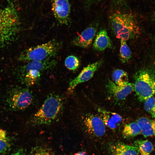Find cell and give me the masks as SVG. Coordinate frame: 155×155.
I'll list each match as a JSON object with an SVG mask.
<instances>
[{
    "label": "cell",
    "mask_w": 155,
    "mask_h": 155,
    "mask_svg": "<svg viewBox=\"0 0 155 155\" xmlns=\"http://www.w3.org/2000/svg\"><path fill=\"white\" fill-rule=\"evenodd\" d=\"M64 104V99L61 96L50 94L31 118V123L39 125L50 124L57 121L62 114Z\"/></svg>",
    "instance_id": "cell-1"
},
{
    "label": "cell",
    "mask_w": 155,
    "mask_h": 155,
    "mask_svg": "<svg viewBox=\"0 0 155 155\" xmlns=\"http://www.w3.org/2000/svg\"><path fill=\"white\" fill-rule=\"evenodd\" d=\"M20 25L18 13L13 7L0 9V48L14 40L20 31Z\"/></svg>",
    "instance_id": "cell-2"
},
{
    "label": "cell",
    "mask_w": 155,
    "mask_h": 155,
    "mask_svg": "<svg viewBox=\"0 0 155 155\" xmlns=\"http://www.w3.org/2000/svg\"><path fill=\"white\" fill-rule=\"evenodd\" d=\"M109 22L116 37L120 40L126 41L135 38L138 33L137 22L131 13L116 11L110 16Z\"/></svg>",
    "instance_id": "cell-3"
},
{
    "label": "cell",
    "mask_w": 155,
    "mask_h": 155,
    "mask_svg": "<svg viewBox=\"0 0 155 155\" xmlns=\"http://www.w3.org/2000/svg\"><path fill=\"white\" fill-rule=\"evenodd\" d=\"M133 90L141 102H144L155 94V67L150 65L135 73Z\"/></svg>",
    "instance_id": "cell-4"
},
{
    "label": "cell",
    "mask_w": 155,
    "mask_h": 155,
    "mask_svg": "<svg viewBox=\"0 0 155 155\" xmlns=\"http://www.w3.org/2000/svg\"><path fill=\"white\" fill-rule=\"evenodd\" d=\"M62 47L61 42L53 39L24 50L20 55L18 60L28 62L52 59L57 55Z\"/></svg>",
    "instance_id": "cell-5"
},
{
    "label": "cell",
    "mask_w": 155,
    "mask_h": 155,
    "mask_svg": "<svg viewBox=\"0 0 155 155\" xmlns=\"http://www.w3.org/2000/svg\"><path fill=\"white\" fill-rule=\"evenodd\" d=\"M57 61L51 59L41 61H31L20 67V74L23 82L26 85L34 84L39 81L42 72L54 68Z\"/></svg>",
    "instance_id": "cell-6"
},
{
    "label": "cell",
    "mask_w": 155,
    "mask_h": 155,
    "mask_svg": "<svg viewBox=\"0 0 155 155\" xmlns=\"http://www.w3.org/2000/svg\"><path fill=\"white\" fill-rule=\"evenodd\" d=\"M33 96L28 88H20L12 91L7 99L10 106L16 110L26 108L32 103Z\"/></svg>",
    "instance_id": "cell-7"
},
{
    "label": "cell",
    "mask_w": 155,
    "mask_h": 155,
    "mask_svg": "<svg viewBox=\"0 0 155 155\" xmlns=\"http://www.w3.org/2000/svg\"><path fill=\"white\" fill-rule=\"evenodd\" d=\"M52 9L55 18L60 24L68 25L71 10L68 0H52Z\"/></svg>",
    "instance_id": "cell-8"
},
{
    "label": "cell",
    "mask_w": 155,
    "mask_h": 155,
    "mask_svg": "<svg viewBox=\"0 0 155 155\" xmlns=\"http://www.w3.org/2000/svg\"><path fill=\"white\" fill-rule=\"evenodd\" d=\"M103 62V61L100 60L84 67L76 77L70 81L68 89V91L71 92L78 84L88 81L91 79L95 72L102 65Z\"/></svg>",
    "instance_id": "cell-9"
},
{
    "label": "cell",
    "mask_w": 155,
    "mask_h": 155,
    "mask_svg": "<svg viewBox=\"0 0 155 155\" xmlns=\"http://www.w3.org/2000/svg\"><path fill=\"white\" fill-rule=\"evenodd\" d=\"M84 122L90 134L98 137H102L104 134L105 125L100 116L92 114L88 115L84 118Z\"/></svg>",
    "instance_id": "cell-10"
},
{
    "label": "cell",
    "mask_w": 155,
    "mask_h": 155,
    "mask_svg": "<svg viewBox=\"0 0 155 155\" xmlns=\"http://www.w3.org/2000/svg\"><path fill=\"white\" fill-rule=\"evenodd\" d=\"M133 84L129 83L124 86H119L113 81L108 82L106 85L109 94L117 100H124L133 90Z\"/></svg>",
    "instance_id": "cell-11"
},
{
    "label": "cell",
    "mask_w": 155,
    "mask_h": 155,
    "mask_svg": "<svg viewBox=\"0 0 155 155\" xmlns=\"http://www.w3.org/2000/svg\"><path fill=\"white\" fill-rule=\"evenodd\" d=\"M96 31V28L94 26L87 28L74 39L72 44L83 48L89 47L92 43Z\"/></svg>",
    "instance_id": "cell-12"
},
{
    "label": "cell",
    "mask_w": 155,
    "mask_h": 155,
    "mask_svg": "<svg viewBox=\"0 0 155 155\" xmlns=\"http://www.w3.org/2000/svg\"><path fill=\"white\" fill-rule=\"evenodd\" d=\"M98 111L105 125L111 129H116L122 123V118L117 113L102 109H98Z\"/></svg>",
    "instance_id": "cell-13"
},
{
    "label": "cell",
    "mask_w": 155,
    "mask_h": 155,
    "mask_svg": "<svg viewBox=\"0 0 155 155\" xmlns=\"http://www.w3.org/2000/svg\"><path fill=\"white\" fill-rule=\"evenodd\" d=\"M110 150L112 155H138L139 154L134 146L128 145L121 142L112 145Z\"/></svg>",
    "instance_id": "cell-14"
},
{
    "label": "cell",
    "mask_w": 155,
    "mask_h": 155,
    "mask_svg": "<svg viewBox=\"0 0 155 155\" xmlns=\"http://www.w3.org/2000/svg\"><path fill=\"white\" fill-rule=\"evenodd\" d=\"M93 47L98 51H103L112 47L111 41L106 30L101 29L98 32L93 44Z\"/></svg>",
    "instance_id": "cell-15"
},
{
    "label": "cell",
    "mask_w": 155,
    "mask_h": 155,
    "mask_svg": "<svg viewBox=\"0 0 155 155\" xmlns=\"http://www.w3.org/2000/svg\"><path fill=\"white\" fill-rule=\"evenodd\" d=\"M136 122L143 135L145 137L153 136L155 141V119H150L143 117L138 119Z\"/></svg>",
    "instance_id": "cell-16"
},
{
    "label": "cell",
    "mask_w": 155,
    "mask_h": 155,
    "mask_svg": "<svg viewBox=\"0 0 155 155\" xmlns=\"http://www.w3.org/2000/svg\"><path fill=\"white\" fill-rule=\"evenodd\" d=\"M141 133L140 128L137 123L133 122L125 125L122 135L124 138H128L135 137Z\"/></svg>",
    "instance_id": "cell-17"
},
{
    "label": "cell",
    "mask_w": 155,
    "mask_h": 155,
    "mask_svg": "<svg viewBox=\"0 0 155 155\" xmlns=\"http://www.w3.org/2000/svg\"><path fill=\"white\" fill-rule=\"evenodd\" d=\"M134 146L141 155H149L154 149L153 145L147 140H138L134 142Z\"/></svg>",
    "instance_id": "cell-18"
},
{
    "label": "cell",
    "mask_w": 155,
    "mask_h": 155,
    "mask_svg": "<svg viewBox=\"0 0 155 155\" xmlns=\"http://www.w3.org/2000/svg\"><path fill=\"white\" fill-rule=\"evenodd\" d=\"M113 81L119 86L125 85L129 83L128 74L127 72L121 69H117L113 72Z\"/></svg>",
    "instance_id": "cell-19"
},
{
    "label": "cell",
    "mask_w": 155,
    "mask_h": 155,
    "mask_svg": "<svg viewBox=\"0 0 155 155\" xmlns=\"http://www.w3.org/2000/svg\"><path fill=\"white\" fill-rule=\"evenodd\" d=\"M131 57V53L126 41L121 40L119 58L123 63H128Z\"/></svg>",
    "instance_id": "cell-20"
},
{
    "label": "cell",
    "mask_w": 155,
    "mask_h": 155,
    "mask_svg": "<svg viewBox=\"0 0 155 155\" xmlns=\"http://www.w3.org/2000/svg\"><path fill=\"white\" fill-rule=\"evenodd\" d=\"M80 61L78 58L73 55L68 56L65 61V65L69 70L75 71L80 66Z\"/></svg>",
    "instance_id": "cell-21"
},
{
    "label": "cell",
    "mask_w": 155,
    "mask_h": 155,
    "mask_svg": "<svg viewBox=\"0 0 155 155\" xmlns=\"http://www.w3.org/2000/svg\"><path fill=\"white\" fill-rule=\"evenodd\" d=\"M144 102L145 110L151 115L153 118L155 119V97H150Z\"/></svg>",
    "instance_id": "cell-22"
},
{
    "label": "cell",
    "mask_w": 155,
    "mask_h": 155,
    "mask_svg": "<svg viewBox=\"0 0 155 155\" xmlns=\"http://www.w3.org/2000/svg\"><path fill=\"white\" fill-rule=\"evenodd\" d=\"M29 155H55L49 148L42 146H37L32 149Z\"/></svg>",
    "instance_id": "cell-23"
},
{
    "label": "cell",
    "mask_w": 155,
    "mask_h": 155,
    "mask_svg": "<svg viewBox=\"0 0 155 155\" xmlns=\"http://www.w3.org/2000/svg\"><path fill=\"white\" fill-rule=\"evenodd\" d=\"M9 146V142L6 132L2 129H0V153L5 152Z\"/></svg>",
    "instance_id": "cell-24"
},
{
    "label": "cell",
    "mask_w": 155,
    "mask_h": 155,
    "mask_svg": "<svg viewBox=\"0 0 155 155\" xmlns=\"http://www.w3.org/2000/svg\"><path fill=\"white\" fill-rule=\"evenodd\" d=\"M113 4L119 8H128L127 0H111Z\"/></svg>",
    "instance_id": "cell-25"
},
{
    "label": "cell",
    "mask_w": 155,
    "mask_h": 155,
    "mask_svg": "<svg viewBox=\"0 0 155 155\" xmlns=\"http://www.w3.org/2000/svg\"><path fill=\"white\" fill-rule=\"evenodd\" d=\"M102 0H83L85 7L89 8L93 5H96Z\"/></svg>",
    "instance_id": "cell-26"
},
{
    "label": "cell",
    "mask_w": 155,
    "mask_h": 155,
    "mask_svg": "<svg viewBox=\"0 0 155 155\" xmlns=\"http://www.w3.org/2000/svg\"><path fill=\"white\" fill-rule=\"evenodd\" d=\"M152 20L154 23L155 24V9L152 16Z\"/></svg>",
    "instance_id": "cell-27"
},
{
    "label": "cell",
    "mask_w": 155,
    "mask_h": 155,
    "mask_svg": "<svg viewBox=\"0 0 155 155\" xmlns=\"http://www.w3.org/2000/svg\"><path fill=\"white\" fill-rule=\"evenodd\" d=\"M74 155H86V154L85 152L81 151L75 153Z\"/></svg>",
    "instance_id": "cell-28"
}]
</instances>
